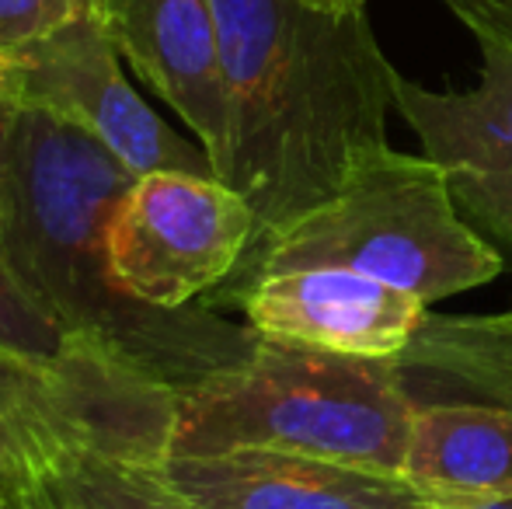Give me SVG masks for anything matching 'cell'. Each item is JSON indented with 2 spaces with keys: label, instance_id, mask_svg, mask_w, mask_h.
<instances>
[{
  "label": "cell",
  "instance_id": "13",
  "mask_svg": "<svg viewBox=\"0 0 512 509\" xmlns=\"http://www.w3.org/2000/svg\"><path fill=\"white\" fill-rule=\"evenodd\" d=\"M398 367L415 401H481L512 412V311L425 314Z\"/></svg>",
  "mask_w": 512,
  "mask_h": 509
},
{
  "label": "cell",
  "instance_id": "7",
  "mask_svg": "<svg viewBox=\"0 0 512 509\" xmlns=\"http://www.w3.org/2000/svg\"><path fill=\"white\" fill-rule=\"evenodd\" d=\"M0 84L18 109L46 112L95 136L133 175L164 168L216 175L206 150L143 102L98 14L4 49Z\"/></svg>",
  "mask_w": 512,
  "mask_h": 509
},
{
  "label": "cell",
  "instance_id": "9",
  "mask_svg": "<svg viewBox=\"0 0 512 509\" xmlns=\"http://www.w3.org/2000/svg\"><path fill=\"white\" fill-rule=\"evenodd\" d=\"M227 300L258 335L349 356L394 360L425 321V300L338 265L262 272Z\"/></svg>",
  "mask_w": 512,
  "mask_h": 509
},
{
  "label": "cell",
  "instance_id": "14",
  "mask_svg": "<svg viewBox=\"0 0 512 509\" xmlns=\"http://www.w3.org/2000/svg\"><path fill=\"white\" fill-rule=\"evenodd\" d=\"M18 496L28 509H192L157 464L74 450L28 471Z\"/></svg>",
  "mask_w": 512,
  "mask_h": 509
},
{
  "label": "cell",
  "instance_id": "8",
  "mask_svg": "<svg viewBox=\"0 0 512 509\" xmlns=\"http://www.w3.org/2000/svg\"><path fill=\"white\" fill-rule=\"evenodd\" d=\"M478 46L474 88L432 91L398 74L394 105L422 154L443 168L464 220L506 255L512 252V49Z\"/></svg>",
  "mask_w": 512,
  "mask_h": 509
},
{
  "label": "cell",
  "instance_id": "4",
  "mask_svg": "<svg viewBox=\"0 0 512 509\" xmlns=\"http://www.w3.org/2000/svg\"><path fill=\"white\" fill-rule=\"evenodd\" d=\"M307 265L363 272L436 304L492 283L506 255L467 224L432 157L384 143L352 161L335 196L244 258L220 297L262 272Z\"/></svg>",
  "mask_w": 512,
  "mask_h": 509
},
{
  "label": "cell",
  "instance_id": "23",
  "mask_svg": "<svg viewBox=\"0 0 512 509\" xmlns=\"http://www.w3.org/2000/svg\"><path fill=\"white\" fill-rule=\"evenodd\" d=\"M471 509H512V499H499V503H488V506H471Z\"/></svg>",
  "mask_w": 512,
  "mask_h": 509
},
{
  "label": "cell",
  "instance_id": "19",
  "mask_svg": "<svg viewBox=\"0 0 512 509\" xmlns=\"http://www.w3.org/2000/svg\"><path fill=\"white\" fill-rule=\"evenodd\" d=\"M14 485H18V464L11 443L0 436V496H14Z\"/></svg>",
  "mask_w": 512,
  "mask_h": 509
},
{
  "label": "cell",
  "instance_id": "1",
  "mask_svg": "<svg viewBox=\"0 0 512 509\" xmlns=\"http://www.w3.org/2000/svg\"><path fill=\"white\" fill-rule=\"evenodd\" d=\"M230 112V182L258 217L248 255L335 196L363 150L387 143L398 67L366 7L213 0Z\"/></svg>",
  "mask_w": 512,
  "mask_h": 509
},
{
  "label": "cell",
  "instance_id": "10",
  "mask_svg": "<svg viewBox=\"0 0 512 509\" xmlns=\"http://www.w3.org/2000/svg\"><path fill=\"white\" fill-rule=\"evenodd\" d=\"M119 56L189 126L216 175H227L230 112L213 0H98Z\"/></svg>",
  "mask_w": 512,
  "mask_h": 509
},
{
  "label": "cell",
  "instance_id": "2",
  "mask_svg": "<svg viewBox=\"0 0 512 509\" xmlns=\"http://www.w3.org/2000/svg\"><path fill=\"white\" fill-rule=\"evenodd\" d=\"M133 171L46 112L21 109L11 143V171L0 213V241L18 276L70 335L185 387L251 356L262 335L209 307L164 311L133 300L108 272L105 231Z\"/></svg>",
  "mask_w": 512,
  "mask_h": 509
},
{
  "label": "cell",
  "instance_id": "21",
  "mask_svg": "<svg viewBox=\"0 0 512 509\" xmlns=\"http://www.w3.org/2000/svg\"><path fill=\"white\" fill-rule=\"evenodd\" d=\"M310 7H321V11H356V7H366V0H304Z\"/></svg>",
  "mask_w": 512,
  "mask_h": 509
},
{
  "label": "cell",
  "instance_id": "12",
  "mask_svg": "<svg viewBox=\"0 0 512 509\" xmlns=\"http://www.w3.org/2000/svg\"><path fill=\"white\" fill-rule=\"evenodd\" d=\"M401 475L432 509L512 499V412L481 401H415Z\"/></svg>",
  "mask_w": 512,
  "mask_h": 509
},
{
  "label": "cell",
  "instance_id": "18",
  "mask_svg": "<svg viewBox=\"0 0 512 509\" xmlns=\"http://www.w3.org/2000/svg\"><path fill=\"white\" fill-rule=\"evenodd\" d=\"M18 105L7 98L4 84H0V213H4V196H7V171H11V143H14V126H18Z\"/></svg>",
  "mask_w": 512,
  "mask_h": 509
},
{
  "label": "cell",
  "instance_id": "17",
  "mask_svg": "<svg viewBox=\"0 0 512 509\" xmlns=\"http://www.w3.org/2000/svg\"><path fill=\"white\" fill-rule=\"evenodd\" d=\"M464 25L471 28V35L478 42H492V46L512 49V0H499V4L471 14Z\"/></svg>",
  "mask_w": 512,
  "mask_h": 509
},
{
  "label": "cell",
  "instance_id": "22",
  "mask_svg": "<svg viewBox=\"0 0 512 509\" xmlns=\"http://www.w3.org/2000/svg\"><path fill=\"white\" fill-rule=\"evenodd\" d=\"M0 509H28L21 496H0Z\"/></svg>",
  "mask_w": 512,
  "mask_h": 509
},
{
  "label": "cell",
  "instance_id": "16",
  "mask_svg": "<svg viewBox=\"0 0 512 509\" xmlns=\"http://www.w3.org/2000/svg\"><path fill=\"white\" fill-rule=\"evenodd\" d=\"M91 14L98 0H0V53Z\"/></svg>",
  "mask_w": 512,
  "mask_h": 509
},
{
  "label": "cell",
  "instance_id": "6",
  "mask_svg": "<svg viewBox=\"0 0 512 509\" xmlns=\"http://www.w3.org/2000/svg\"><path fill=\"white\" fill-rule=\"evenodd\" d=\"M258 238L251 203L230 182L164 168L129 182L105 231L108 272L133 300L164 311L216 297Z\"/></svg>",
  "mask_w": 512,
  "mask_h": 509
},
{
  "label": "cell",
  "instance_id": "15",
  "mask_svg": "<svg viewBox=\"0 0 512 509\" xmlns=\"http://www.w3.org/2000/svg\"><path fill=\"white\" fill-rule=\"evenodd\" d=\"M74 342H81V335H70L39 304L0 241V346L28 356H60Z\"/></svg>",
  "mask_w": 512,
  "mask_h": 509
},
{
  "label": "cell",
  "instance_id": "11",
  "mask_svg": "<svg viewBox=\"0 0 512 509\" xmlns=\"http://www.w3.org/2000/svg\"><path fill=\"white\" fill-rule=\"evenodd\" d=\"M157 468L192 509H432L405 475L290 450H171Z\"/></svg>",
  "mask_w": 512,
  "mask_h": 509
},
{
  "label": "cell",
  "instance_id": "5",
  "mask_svg": "<svg viewBox=\"0 0 512 509\" xmlns=\"http://www.w3.org/2000/svg\"><path fill=\"white\" fill-rule=\"evenodd\" d=\"M182 391L81 339L60 356L0 346V436L28 471L60 454L91 450L161 464L175 450Z\"/></svg>",
  "mask_w": 512,
  "mask_h": 509
},
{
  "label": "cell",
  "instance_id": "20",
  "mask_svg": "<svg viewBox=\"0 0 512 509\" xmlns=\"http://www.w3.org/2000/svg\"><path fill=\"white\" fill-rule=\"evenodd\" d=\"M446 7H450L453 14H457L460 21H467L471 14H478V11H485V7H492V4H499V0H443Z\"/></svg>",
  "mask_w": 512,
  "mask_h": 509
},
{
  "label": "cell",
  "instance_id": "3",
  "mask_svg": "<svg viewBox=\"0 0 512 509\" xmlns=\"http://www.w3.org/2000/svg\"><path fill=\"white\" fill-rule=\"evenodd\" d=\"M415 398L398 356H349L262 335L244 363L182 391L175 450L265 447L401 475Z\"/></svg>",
  "mask_w": 512,
  "mask_h": 509
}]
</instances>
